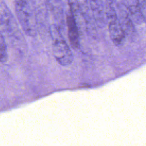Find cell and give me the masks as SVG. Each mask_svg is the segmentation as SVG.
I'll list each match as a JSON object with an SVG mask.
<instances>
[{
  "label": "cell",
  "instance_id": "cell-6",
  "mask_svg": "<svg viewBox=\"0 0 146 146\" xmlns=\"http://www.w3.org/2000/svg\"><path fill=\"white\" fill-rule=\"evenodd\" d=\"M46 7L54 18L59 21L63 16V3L62 0H45Z\"/></svg>",
  "mask_w": 146,
  "mask_h": 146
},
{
  "label": "cell",
  "instance_id": "cell-8",
  "mask_svg": "<svg viewBox=\"0 0 146 146\" xmlns=\"http://www.w3.org/2000/svg\"><path fill=\"white\" fill-rule=\"evenodd\" d=\"M8 60V52L6 40L0 33V63H5Z\"/></svg>",
  "mask_w": 146,
  "mask_h": 146
},
{
  "label": "cell",
  "instance_id": "cell-10",
  "mask_svg": "<svg viewBox=\"0 0 146 146\" xmlns=\"http://www.w3.org/2000/svg\"><path fill=\"white\" fill-rule=\"evenodd\" d=\"M140 5L143 19L146 22V0L142 1L141 2H140Z\"/></svg>",
  "mask_w": 146,
  "mask_h": 146
},
{
  "label": "cell",
  "instance_id": "cell-7",
  "mask_svg": "<svg viewBox=\"0 0 146 146\" xmlns=\"http://www.w3.org/2000/svg\"><path fill=\"white\" fill-rule=\"evenodd\" d=\"M124 5L136 21L140 22L143 19L139 0H124Z\"/></svg>",
  "mask_w": 146,
  "mask_h": 146
},
{
  "label": "cell",
  "instance_id": "cell-9",
  "mask_svg": "<svg viewBox=\"0 0 146 146\" xmlns=\"http://www.w3.org/2000/svg\"><path fill=\"white\" fill-rule=\"evenodd\" d=\"M80 11L83 13H86L88 11L90 3L87 0H77Z\"/></svg>",
  "mask_w": 146,
  "mask_h": 146
},
{
  "label": "cell",
  "instance_id": "cell-5",
  "mask_svg": "<svg viewBox=\"0 0 146 146\" xmlns=\"http://www.w3.org/2000/svg\"><path fill=\"white\" fill-rule=\"evenodd\" d=\"M68 35L71 46L74 48L79 47V31L74 15L70 12L67 16Z\"/></svg>",
  "mask_w": 146,
  "mask_h": 146
},
{
  "label": "cell",
  "instance_id": "cell-4",
  "mask_svg": "<svg viewBox=\"0 0 146 146\" xmlns=\"http://www.w3.org/2000/svg\"><path fill=\"white\" fill-rule=\"evenodd\" d=\"M108 20V31L111 40L116 46H121L124 42L125 33L117 19L116 12H112L107 15Z\"/></svg>",
  "mask_w": 146,
  "mask_h": 146
},
{
  "label": "cell",
  "instance_id": "cell-2",
  "mask_svg": "<svg viewBox=\"0 0 146 146\" xmlns=\"http://www.w3.org/2000/svg\"><path fill=\"white\" fill-rule=\"evenodd\" d=\"M15 13L24 33L30 37L38 34L36 18L32 0H14Z\"/></svg>",
  "mask_w": 146,
  "mask_h": 146
},
{
  "label": "cell",
  "instance_id": "cell-3",
  "mask_svg": "<svg viewBox=\"0 0 146 146\" xmlns=\"http://www.w3.org/2000/svg\"><path fill=\"white\" fill-rule=\"evenodd\" d=\"M49 33L52 40V54L56 61L63 67L71 65L74 60L73 54L63 38L58 27L55 24L51 25L49 27Z\"/></svg>",
  "mask_w": 146,
  "mask_h": 146
},
{
  "label": "cell",
  "instance_id": "cell-1",
  "mask_svg": "<svg viewBox=\"0 0 146 146\" xmlns=\"http://www.w3.org/2000/svg\"><path fill=\"white\" fill-rule=\"evenodd\" d=\"M0 33L14 46L25 41L15 17L3 0H0Z\"/></svg>",
  "mask_w": 146,
  "mask_h": 146
}]
</instances>
